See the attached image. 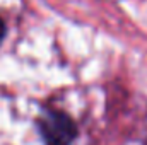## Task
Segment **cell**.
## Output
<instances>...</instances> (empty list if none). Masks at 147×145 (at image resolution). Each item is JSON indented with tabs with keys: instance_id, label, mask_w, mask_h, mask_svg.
I'll return each mask as SVG.
<instances>
[{
	"instance_id": "7a4b0ae2",
	"label": "cell",
	"mask_w": 147,
	"mask_h": 145,
	"mask_svg": "<svg viewBox=\"0 0 147 145\" xmlns=\"http://www.w3.org/2000/svg\"><path fill=\"white\" fill-rule=\"evenodd\" d=\"M3 38H5V22H3L2 17H0V43L3 41Z\"/></svg>"
},
{
	"instance_id": "6da1fadb",
	"label": "cell",
	"mask_w": 147,
	"mask_h": 145,
	"mask_svg": "<svg viewBox=\"0 0 147 145\" xmlns=\"http://www.w3.org/2000/svg\"><path fill=\"white\" fill-rule=\"evenodd\" d=\"M38 133L45 145H72L77 125L62 109H45L36 119Z\"/></svg>"
}]
</instances>
